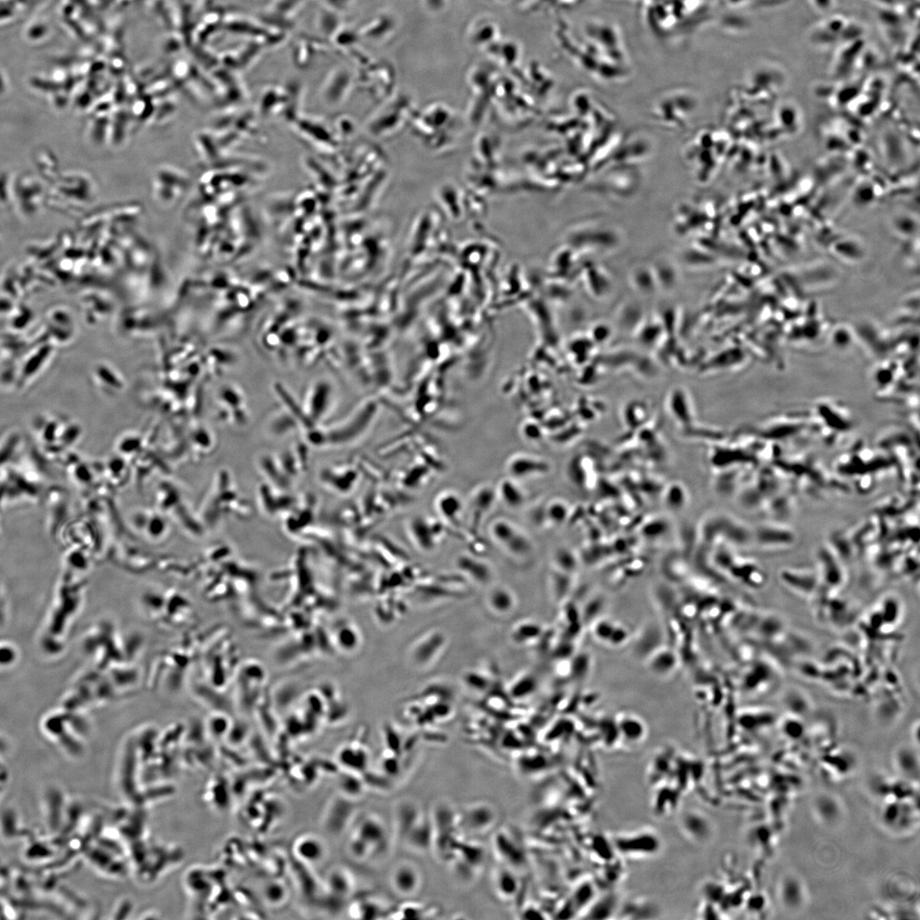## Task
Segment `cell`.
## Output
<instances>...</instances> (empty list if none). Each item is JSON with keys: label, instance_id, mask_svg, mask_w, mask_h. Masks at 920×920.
Instances as JSON below:
<instances>
[{"label": "cell", "instance_id": "d6986e66", "mask_svg": "<svg viewBox=\"0 0 920 920\" xmlns=\"http://www.w3.org/2000/svg\"><path fill=\"white\" fill-rule=\"evenodd\" d=\"M495 884L500 894L508 896L515 892L517 881L511 873L500 871L496 876Z\"/></svg>", "mask_w": 920, "mask_h": 920}, {"label": "cell", "instance_id": "6da1fadb", "mask_svg": "<svg viewBox=\"0 0 920 920\" xmlns=\"http://www.w3.org/2000/svg\"><path fill=\"white\" fill-rule=\"evenodd\" d=\"M386 836V827L380 820L369 817L356 827L350 841V848L354 854L364 859L381 846Z\"/></svg>", "mask_w": 920, "mask_h": 920}, {"label": "cell", "instance_id": "ffe728a7", "mask_svg": "<svg viewBox=\"0 0 920 920\" xmlns=\"http://www.w3.org/2000/svg\"><path fill=\"white\" fill-rule=\"evenodd\" d=\"M566 510L564 504L554 502L549 504L548 506L545 507V517L548 522L552 525H560L566 518Z\"/></svg>", "mask_w": 920, "mask_h": 920}, {"label": "cell", "instance_id": "9c48e42d", "mask_svg": "<svg viewBox=\"0 0 920 920\" xmlns=\"http://www.w3.org/2000/svg\"><path fill=\"white\" fill-rule=\"evenodd\" d=\"M457 567L465 575L477 583L486 584L490 582L491 580L492 571L490 568L478 558L469 555H461L458 557Z\"/></svg>", "mask_w": 920, "mask_h": 920}, {"label": "cell", "instance_id": "ba28073f", "mask_svg": "<svg viewBox=\"0 0 920 920\" xmlns=\"http://www.w3.org/2000/svg\"><path fill=\"white\" fill-rule=\"evenodd\" d=\"M310 389L309 398H308V403H309L308 404V409H309V414H308L309 418H308L311 422V419L319 421V418L323 417V414L326 413L329 405L331 395H332V387L329 384L322 382L315 384Z\"/></svg>", "mask_w": 920, "mask_h": 920}, {"label": "cell", "instance_id": "7402d4cb", "mask_svg": "<svg viewBox=\"0 0 920 920\" xmlns=\"http://www.w3.org/2000/svg\"><path fill=\"white\" fill-rule=\"evenodd\" d=\"M819 10H827L834 5V0H812Z\"/></svg>", "mask_w": 920, "mask_h": 920}, {"label": "cell", "instance_id": "7a4b0ae2", "mask_svg": "<svg viewBox=\"0 0 920 920\" xmlns=\"http://www.w3.org/2000/svg\"><path fill=\"white\" fill-rule=\"evenodd\" d=\"M390 883L396 894L410 898L417 894L421 887V873L412 862H399L392 869Z\"/></svg>", "mask_w": 920, "mask_h": 920}, {"label": "cell", "instance_id": "8fae6325", "mask_svg": "<svg viewBox=\"0 0 920 920\" xmlns=\"http://www.w3.org/2000/svg\"><path fill=\"white\" fill-rule=\"evenodd\" d=\"M436 508L438 513L446 521L455 523L460 518L464 505L456 492L446 491L438 496Z\"/></svg>", "mask_w": 920, "mask_h": 920}, {"label": "cell", "instance_id": "603a6c76", "mask_svg": "<svg viewBox=\"0 0 920 920\" xmlns=\"http://www.w3.org/2000/svg\"><path fill=\"white\" fill-rule=\"evenodd\" d=\"M600 332H601V333H610V330L608 329H606L605 326H600ZM608 335H609V334H606V335H605V334H603L602 337H600V341L603 342V340H608V338H609V336H608Z\"/></svg>", "mask_w": 920, "mask_h": 920}, {"label": "cell", "instance_id": "4fadbf2b", "mask_svg": "<svg viewBox=\"0 0 920 920\" xmlns=\"http://www.w3.org/2000/svg\"><path fill=\"white\" fill-rule=\"evenodd\" d=\"M497 498V492L495 488L488 486V485L480 487L478 490H476L473 494L472 499L476 522L477 518H482L483 515L490 511L492 507L495 505V499Z\"/></svg>", "mask_w": 920, "mask_h": 920}, {"label": "cell", "instance_id": "3957f363", "mask_svg": "<svg viewBox=\"0 0 920 920\" xmlns=\"http://www.w3.org/2000/svg\"><path fill=\"white\" fill-rule=\"evenodd\" d=\"M507 472L515 480L545 476L550 472L548 461L529 454H517L508 461Z\"/></svg>", "mask_w": 920, "mask_h": 920}, {"label": "cell", "instance_id": "9a60e30c", "mask_svg": "<svg viewBox=\"0 0 920 920\" xmlns=\"http://www.w3.org/2000/svg\"><path fill=\"white\" fill-rule=\"evenodd\" d=\"M488 603L492 610L499 614H506L513 609L515 598L507 589L497 587L495 588L488 596Z\"/></svg>", "mask_w": 920, "mask_h": 920}, {"label": "cell", "instance_id": "44dd1931", "mask_svg": "<svg viewBox=\"0 0 920 920\" xmlns=\"http://www.w3.org/2000/svg\"><path fill=\"white\" fill-rule=\"evenodd\" d=\"M465 683L476 691H483L488 687V681L483 675L476 672H469L465 677Z\"/></svg>", "mask_w": 920, "mask_h": 920}, {"label": "cell", "instance_id": "5bb4252c", "mask_svg": "<svg viewBox=\"0 0 920 920\" xmlns=\"http://www.w3.org/2000/svg\"><path fill=\"white\" fill-rule=\"evenodd\" d=\"M502 548L511 556L525 557L532 553L533 543L523 531L518 529L517 532L513 534V536Z\"/></svg>", "mask_w": 920, "mask_h": 920}, {"label": "cell", "instance_id": "5b68a950", "mask_svg": "<svg viewBox=\"0 0 920 920\" xmlns=\"http://www.w3.org/2000/svg\"><path fill=\"white\" fill-rule=\"evenodd\" d=\"M495 813L490 806L484 804H472L462 814L459 824L471 833H483L490 829L495 822Z\"/></svg>", "mask_w": 920, "mask_h": 920}, {"label": "cell", "instance_id": "30bf717a", "mask_svg": "<svg viewBox=\"0 0 920 920\" xmlns=\"http://www.w3.org/2000/svg\"><path fill=\"white\" fill-rule=\"evenodd\" d=\"M497 497L504 505L511 510H517L525 506L526 502L525 492L519 486L515 479L506 477L500 481L497 490Z\"/></svg>", "mask_w": 920, "mask_h": 920}, {"label": "cell", "instance_id": "8992f818", "mask_svg": "<svg viewBox=\"0 0 920 920\" xmlns=\"http://www.w3.org/2000/svg\"><path fill=\"white\" fill-rule=\"evenodd\" d=\"M757 536L764 549L790 548L794 543L792 531L776 522L764 523L758 531Z\"/></svg>", "mask_w": 920, "mask_h": 920}, {"label": "cell", "instance_id": "ac0fdd59", "mask_svg": "<svg viewBox=\"0 0 920 920\" xmlns=\"http://www.w3.org/2000/svg\"><path fill=\"white\" fill-rule=\"evenodd\" d=\"M536 688V681L531 676H525L520 679L511 688V695L515 698L522 699L527 697Z\"/></svg>", "mask_w": 920, "mask_h": 920}, {"label": "cell", "instance_id": "52a82bcc", "mask_svg": "<svg viewBox=\"0 0 920 920\" xmlns=\"http://www.w3.org/2000/svg\"><path fill=\"white\" fill-rule=\"evenodd\" d=\"M412 540L418 548L430 552L436 548L437 534L434 525L423 518H415L409 525Z\"/></svg>", "mask_w": 920, "mask_h": 920}, {"label": "cell", "instance_id": "7c38bea8", "mask_svg": "<svg viewBox=\"0 0 920 920\" xmlns=\"http://www.w3.org/2000/svg\"><path fill=\"white\" fill-rule=\"evenodd\" d=\"M445 642L444 635L439 631L428 635L423 638L421 644H418L417 649L415 650V660L421 665L430 663L444 648Z\"/></svg>", "mask_w": 920, "mask_h": 920}, {"label": "cell", "instance_id": "e0dca14e", "mask_svg": "<svg viewBox=\"0 0 920 920\" xmlns=\"http://www.w3.org/2000/svg\"><path fill=\"white\" fill-rule=\"evenodd\" d=\"M541 626L535 623H522L513 631V639L517 642H526L534 640L541 636Z\"/></svg>", "mask_w": 920, "mask_h": 920}, {"label": "cell", "instance_id": "277c9868", "mask_svg": "<svg viewBox=\"0 0 920 920\" xmlns=\"http://www.w3.org/2000/svg\"><path fill=\"white\" fill-rule=\"evenodd\" d=\"M294 852L299 860L308 865H317L325 860L327 846L317 835L308 834L302 835L294 842Z\"/></svg>", "mask_w": 920, "mask_h": 920}, {"label": "cell", "instance_id": "2e32d148", "mask_svg": "<svg viewBox=\"0 0 920 920\" xmlns=\"http://www.w3.org/2000/svg\"><path fill=\"white\" fill-rule=\"evenodd\" d=\"M324 476L323 478L325 479L326 482L331 483L329 484L330 486L335 488V490H340L338 492H348L347 490L353 486L356 481V473L352 469H347V472L345 473L329 472L326 473Z\"/></svg>", "mask_w": 920, "mask_h": 920}]
</instances>
